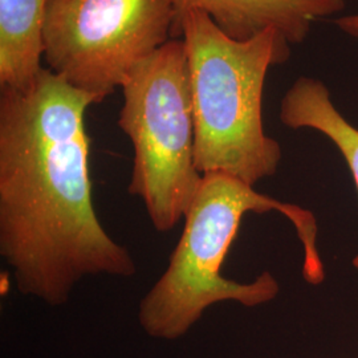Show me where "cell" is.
<instances>
[{
  "mask_svg": "<svg viewBox=\"0 0 358 358\" xmlns=\"http://www.w3.org/2000/svg\"><path fill=\"white\" fill-rule=\"evenodd\" d=\"M48 0H0V88H24L43 71Z\"/></svg>",
  "mask_w": 358,
  "mask_h": 358,
  "instance_id": "52a82bcc",
  "label": "cell"
},
{
  "mask_svg": "<svg viewBox=\"0 0 358 358\" xmlns=\"http://www.w3.org/2000/svg\"><path fill=\"white\" fill-rule=\"evenodd\" d=\"M179 34L189 65L196 169L251 186L272 177L282 152L264 131L263 93L269 69L291 57L289 41L278 29L235 40L202 11L183 13Z\"/></svg>",
  "mask_w": 358,
  "mask_h": 358,
  "instance_id": "3957f363",
  "label": "cell"
},
{
  "mask_svg": "<svg viewBox=\"0 0 358 358\" xmlns=\"http://www.w3.org/2000/svg\"><path fill=\"white\" fill-rule=\"evenodd\" d=\"M334 24L346 35L358 38V13L340 16L334 20Z\"/></svg>",
  "mask_w": 358,
  "mask_h": 358,
  "instance_id": "9c48e42d",
  "label": "cell"
},
{
  "mask_svg": "<svg viewBox=\"0 0 358 358\" xmlns=\"http://www.w3.org/2000/svg\"><path fill=\"white\" fill-rule=\"evenodd\" d=\"M174 31V0H48L44 62L100 103Z\"/></svg>",
  "mask_w": 358,
  "mask_h": 358,
  "instance_id": "5b68a950",
  "label": "cell"
},
{
  "mask_svg": "<svg viewBox=\"0 0 358 358\" xmlns=\"http://www.w3.org/2000/svg\"><path fill=\"white\" fill-rule=\"evenodd\" d=\"M94 103L48 68L24 88H0V256L19 292L51 307L88 276L137 272L93 205L85 113Z\"/></svg>",
  "mask_w": 358,
  "mask_h": 358,
  "instance_id": "6da1fadb",
  "label": "cell"
},
{
  "mask_svg": "<svg viewBox=\"0 0 358 358\" xmlns=\"http://www.w3.org/2000/svg\"><path fill=\"white\" fill-rule=\"evenodd\" d=\"M118 127L133 145L128 192L158 232L185 217L203 176L195 165L189 65L183 40H170L136 65L122 87Z\"/></svg>",
  "mask_w": 358,
  "mask_h": 358,
  "instance_id": "277c9868",
  "label": "cell"
},
{
  "mask_svg": "<svg viewBox=\"0 0 358 358\" xmlns=\"http://www.w3.org/2000/svg\"><path fill=\"white\" fill-rule=\"evenodd\" d=\"M269 211H278L292 223L303 244L304 279L313 285L324 282L319 227L312 211L260 194L236 177L208 173L183 217V230L167 268L142 297L138 308L142 331L152 338L176 341L214 304L235 301L252 308L272 301L280 285L269 271L250 282H235L220 273L244 215Z\"/></svg>",
  "mask_w": 358,
  "mask_h": 358,
  "instance_id": "7a4b0ae2",
  "label": "cell"
},
{
  "mask_svg": "<svg viewBox=\"0 0 358 358\" xmlns=\"http://www.w3.org/2000/svg\"><path fill=\"white\" fill-rule=\"evenodd\" d=\"M174 4L178 24L183 13L202 11L235 40L278 29L294 45L306 41L316 22L341 13L346 0H174Z\"/></svg>",
  "mask_w": 358,
  "mask_h": 358,
  "instance_id": "8992f818",
  "label": "cell"
},
{
  "mask_svg": "<svg viewBox=\"0 0 358 358\" xmlns=\"http://www.w3.org/2000/svg\"><path fill=\"white\" fill-rule=\"evenodd\" d=\"M279 117L287 128L312 129L329 138L344 157L358 194V128L338 112L321 80L299 77L282 99ZM353 267L358 271V252Z\"/></svg>",
  "mask_w": 358,
  "mask_h": 358,
  "instance_id": "ba28073f",
  "label": "cell"
}]
</instances>
